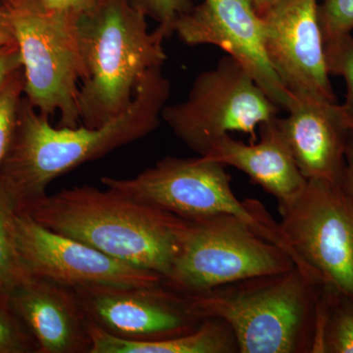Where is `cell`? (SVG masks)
<instances>
[{
	"label": "cell",
	"mask_w": 353,
	"mask_h": 353,
	"mask_svg": "<svg viewBox=\"0 0 353 353\" xmlns=\"http://www.w3.org/2000/svg\"><path fill=\"white\" fill-rule=\"evenodd\" d=\"M170 92V82L161 68L152 69L139 83L127 110L95 129L53 127L50 117L23 97L0 168V190L14 210L26 212L48 196L46 190L60 176L155 131Z\"/></svg>",
	"instance_id": "6da1fadb"
},
{
	"label": "cell",
	"mask_w": 353,
	"mask_h": 353,
	"mask_svg": "<svg viewBox=\"0 0 353 353\" xmlns=\"http://www.w3.org/2000/svg\"><path fill=\"white\" fill-rule=\"evenodd\" d=\"M51 231L165 277L185 219L108 188L81 185L46 196L26 211Z\"/></svg>",
	"instance_id": "7a4b0ae2"
},
{
	"label": "cell",
	"mask_w": 353,
	"mask_h": 353,
	"mask_svg": "<svg viewBox=\"0 0 353 353\" xmlns=\"http://www.w3.org/2000/svg\"><path fill=\"white\" fill-rule=\"evenodd\" d=\"M146 18L130 0H99L79 17L83 126L95 129L116 119L131 105L145 76L163 66L168 34L160 26L148 31Z\"/></svg>",
	"instance_id": "3957f363"
},
{
	"label": "cell",
	"mask_w": 353,
	"mask_h": 353,
	"mask_svg": "<svg viewBox=\"0 0 353 353\" xmlns=\"http://www.w3.org/2000/svg\"><path fill=\"white\" fill-rule=\"evenodd\" d=\"M322 285L294 266L183 296L197 317L231 327L239 353H313Z\"/></svg>",
	"instance_id": "277c9868"
},
{
	"label": "cell",
	"mask_w": 353,
	"mask_h": 353,
	"mask_svg": "<svg viewBox=\"0 0 353 353\" xmlns=\"http://www.w3.org/2000/svg\"><path fill=\"white\" fill-rule=\"evenodd\" d=\"M224 165L204 157H165L130 179L102 176L101 183L128 197L183 219L215 215L241 218L254 231L284 250L297 268L304 271L280 225L256 199L240 201Z\"/></svg>",
	"instance_id": "5b68a950"
},
{
	"label": "cell",
	"mask_w": 353,
	"mask_h": 353,
	"mask_svg": "<svg viewBox=\"0 0 353 353\" xmlns=\"http://www.w3.org/2000/svg\"><path fill=\"white\" fill-rule=\"evenodd\" d=\"M6 8L22 60L25 99L44 116L59 115L58 127L80 126L81 15L48 10L39 0H12Z\"/></svg>",
	"instance_id": "8992f818"
},
{
	"label": "cell",
	"mask_w": 353,
	"mask_h": 353,
	"mask_svg": "<svg viewBox=\"0 0 353 353\" xmlns=\"http://www.w3.org/2000/svg\"><path fill=\"white\" fill-rule=\"evenodd\" d=\"M296 266L289 254L232 215L185 219L180 250L162 285L182 294Z\"/></svg>",
	"instance_id": "52a82bcc"
},
{
	"label": "cell",
	"mask_w": 353,
	"mask_h": 353,
	"mask_svg": "<svg viewBox=\"0 0 353 353\" xmlns=\"http://www.w3.org/2000/svg\"><path fill=\"white\" fill-rule=\"evenodd\" d=\"M281 109L267 97L252 75L230 55L194 81L188 99L162 110L174 134L199 157L230 132L250 134L278 117Z\"/></svg>",
	"instance_id": "ba28073f"
},
{
	"label": "cell",
	"mask_w": 353,
	"mask_h": 353,
	"mask_svg": "<svg viewBox=\"0 0 353 353\" xmlns=\"http://www.w3.org/2000/svg\"><path fill=\"white\" fill-rule=\"evenodd\" d=\"M279 213L282 233L306 273L353 297V202L340 183L307 181Z\"/></svg>",
	"instance_id": "9c48e42d"
},
{
	"label": "cell",
	"mask_w": 353,
	"mask_h": 353,
	"mask_svg": "<svg viewBox=\"0 0 353 353\" xmlns=\"http://www.w3.org/2000/svg\"><path fill=\"white\" fill-rule=\"evenodd\" d=\"M16 250L29 275L71 288L90 285L148 287L161 285L157 272L113 259L82 241L51 231L26 212L14 211Z\"/></svg>",
	"instance_id": "30bf717a"
},
{
	"label": "cell",
	"mask_w": 353,
	"mask_h": 353,
	"mask_svg": "<svg viewBox=\"0 0 353 353\" xmlns=\"http://www.w3.org/2000/svg\"><path fill=\"white\" fill-rule=\"evenodd\" d=\"M88 321L111 336L152 341L196 331L203 320L182 294L163 285H90L73 288Z\"/></svg>",
	"instance_id": "8fae6325"
},
{
	"label": "cell",
	"mask_w": 353,
	"mask_h": 353,
	"mask_svg": "<svg viewBox=\"0 0 353 353\" xmlns=\"http://www.w3.org/2000/svg\"><path fill=\"white\" fill-rule=\"evenodd\" d=\"M174 34L188 46L211 44L226 51L279 108L289 110L294 97L267 57L264 22L254 0H203L178 18Z\"/></svg>",
	"instance_id": "7c38bea8"
},
{
	"label": "cell",
	"mask_w": 353,
	"mask_h": 353,
	"mask_svg": "<svg viewBox=\"0 0 353 353\" xmlns=\"http://www.w3.org/2000/svg\"><path fill=\"white\" fill-rule=\"evenodd\" d=\"M318 3L319 0H279L260 11L265 50L290 94L336 102L327 69Z\"/></svg>",
	"instance_id": "4fadbf2b"
},
{
	"label": "cell",
	"mask_w": 353,
	"mask_h": 353,
	"mask_svg": "<svg viewBox=\"0 0 353 353\" xmlns=\"http://www.w3.org/2000/svg\"><path fill=\"white\" fill-rule=\"evenodd\" d=\"M4 294L39 353H90V321L73 288L28 275Z\"/></svg>",
	"instance_id": "5bb4252c"
},
{
	"label": "cell",
	"mask_w": 353,
	"mask_h": 353,
	"mask_svg": "<svg viewBox=\"0 0 353 353\" xmlns=\"http://www.w3.org/2000/svg\"><path fill=\"white\" fill-rule=\"evenodd\" d=\"M287 112L278 125L304 178L340 183L352 131L341 104L294 97Z\"/></svg>",
	"instance_id": "9a60e30c"
},
{
	"label": "cell",
	"mask_w": 353,
	"mask_h": 353,
	"mask_svg": "<svg viewBox=\"0 0 353 353\" xmlns=\"http://www.w3.org/2000/svg\"><path fill=\"white\" fill-rule=\"evenodd\" d=\"M277 118L260 125L259 143L246 145L227 134L204 157L243 172L277 199L279 208H284L303 194L307 180L294 161Z\"/></svg>",
	"instance_id": "2e32d148"
},
{
	"label": "cell",
	"mask_w": 353,
	"mask_h": 353,
	"mask_svg": "<svg viewBox=\"0 0 353 353\" xmlns=\"http://www.w3.org/2000/svg\"><path fill=\"white\" fill-rule=\"evenodd\" d=\"M90 353H239L233 330L217 318H208L190 334L152 341H127L88 323Z\"/></svg>",
	"instance_id": "e0dca14e"
},
{
	"label": "cell",
	"mask_w": 353,
	"mask_h": 353,
	"mask_svg": "<svg viewBox=\"0 0 353 353\" xmlns=\"http://www.w3.org/2000/svg\"><path fill=\"white\" fill-rule=\"evenodd\" d=\"M313 353H353V297L322 285Z\"/></svg>",
	"instance_id": "ac0fdd59"
},
{
	"label": "cell",
	"mask_w": 353,
	"mask_h": 353,
	"mask_svg": "<svg viewBox=\"0 0 353 353\" xmlns=\"http://www.w3.org/2000/svg\"><path fill=\"white\" fill-rule=\"evenodd\" d=\"M14 208L0 190V292H6L29 274L16 250L12 233Z\"/></svg>",
	"instance_id": "d6986e66"
},
{
	"label": "cell",
	"mask_w": 353,
	"mask_h": 353,
	"mask_svg": "<svg viewBox=\"0 0 353 353\" xmlns=\"http://www.w3.org/2000/svg\"><path fill=\"white\" fill-rule=\"evenodd\" d=\"M327 69L330 76H340L347 85L345 102L341 104V112L348 127L353 131V37L343 34L325 43Z\"/></svg>",
	"instance_id": "ffe728a7"
},
{
	"label": "cell",
	"mask_w": 353,
	"mask_h": 353,
	"mask_svg": "<svg viewBox=\"0 0 353 353\" xmlns=\"http://www.w3.org/2000/svg\"><path fill=\"white\" fill-rule=\"evenodd\" d=\"M24 88L23 68L0 88V168L12 141Z\"/></svg>",
	"instance_id": "44dd1931"
},
{
	"label": "cell",
	"mask_w": 353,
	"mask_h": 353,
	"mask_svg": "<svg viewBox=\"0 0 353 353\" xmlns=\"http://www.w3.org/2000/svg\"><path fill=\"white\" fill-rule=\"evenodd\" d=\"M39 353L38 345L0 292V353Z\"/></svg>",
	"instance_id": "7402d4cb"
},
{
	"label": "cell",
	"mask_w": 353,
	"mask_h": 353,
	"mask_svg": "<svg viewBox=\"0 0 353 353\" xmlns=\"http://www.w3.org/2000/svg\"><path fill=\"white\" fill-rule=\"evenodd\" d=\"M318 19L324 43L336 37L352 34L353 0H319Z\"/></svg>",
	"instance_id": "603a6c76"
},
{
	"label": "cell",
	"mask_w": 353,
	"mask_h": 353,
	"mask_svg": "<svg viewBox=\"0 0 353 353\" xmlns=\"http://www.w3.org/2000/svg\"><path fill=\"white\" fill-rule=\"evenodd\" d=\"M132 6L148 17L157 21L168 37L174 34V25L179 17L194 8L192 0H130Z\"/></svg>",
	"instance_id": "cb8c5ba5"
},
{
	"label": "cell",
	"mask_w": 353,
	"mask_h": 353,
	"mask_svg": "<svg viewBox=\"0 0 353 353\" xmlns=\"http://www.w3.org/2000/svg\"><path fill=\"white\" fill-rule=\"evenodd\" d=\"M22 69L20 51L17 44L0 48V88L16 73Z\"/></svg>",
	"instance_id": "d4e9b609"
},
{
	"label": "cell",
	"mask_w": 353,
	"mask_h": 353,
	"mask_svg": "<svg viewBox=\"0 0 353 353\" xmlns=\"http://www.w3.org/2000/svg\"><path fill=\"white\" fill-rule=\"evenodd\" d=\"M39 3L50 11L82 15L94 7L99 0H39Z\"/></svg>",
	"instance_id": "484cf974"
},
{
	"label": "cell",
	"mask_w": 353,
	"mask_h": 353,
	"mask_svg": "<svg viewBox=\"0 0 353 353\" xmlns=\"http://www.w3.org/2000/svg\"><path fill=\"white\" fill-rule=\"evenodd\" d=\"M340 185L341 189L353 202V131L348 137L347 150H345V165L341 173Z\"/></svg>",
	"instance_id": "4316f807"
},
{
	"label": "cell",
	"mask_w": 353,
	"mask_h": 353,
	"mask_svg": "<svg viewBox=\"0 0 353 353\" xmlns=\"http://www.w3.org/2000/svg\"><path fill=\"white\" fill-rule=\"evenodd\" d=\"M13 44H16V43L10 22H9L7 8L6 6L2 7V8H0V48L1 46H13Z\"/></svg>",
	"instance_id": "83f0119b"
},
{
	"label": "cell",
	"mask_w": 353,
	"mask_h": 353,
	"mask_svg": "<svg viewBox=\"0 0 353 353\" xmlns=\"http://www.w3.org/2000/svg\"><path fill=\"white\" fill-rule=\"evenodd\" d=\"M279 0H254L255 7H256L257 11L264 10L267 7L271 6L272 4L276 3Z\"/></svg>",
	"instance_id": "f1b7e54d"
},
{
	"label": "cell",
	"mask_w": 353,
	"mask_h": 353,
	"mask_svg": "<svg viewBox=\"0 0 353 353\" xmlns=\"http://www.w3.org/2000/svg\"><path fill=\"white\" fill-rule=\"evenodd\" d=\"M11 1H12V0H0V8L8 6V4L10 3Z\"/></svg>",
	"instance_id": "f546056e"
}]
</instances>
